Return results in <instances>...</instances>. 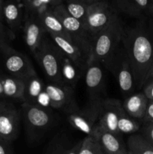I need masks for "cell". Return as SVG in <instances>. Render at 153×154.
<instances>
[{
    "label": "cell",
    "mask_w": 153,
    "mask_h": 154,
    "mask_svg": "<svg viewBox=\"0 0 153 154\" xmlns=\"http://www.w3.org/2000/svg\"><path fill=\"white\" fill-rule=\"evenodd\" d=\"M135 87H143L149 78L153 61V21L142 19L134 26L124 29L122 37Z\"/></svg>",
    "instance_id": "obj_1"
},
{
    "label": "cell",
    "mask_w": 153,
    "mask_h": 154,
    "mask_svg": "<svg viewBox=\"0 0 153 154\" xmlns=\"http://www.w3.org/2000/svg\"><path fill=\"white\" fill-rule=\"evenodd\" d=\"M124 29L120 18L93 37L88 62L94 61L104 64L115 52L122 41Z\"/></svg>",
    "instance_id": "obj_2"
},
{
    "label": "cell",
    "mask_w": 153,
    "mask_h": 154,
    "mask_svg": "<svg viewBox=\"0 0 153 154\" xmlns=\"http://www.w3.org/2000/svg\"><path fill=\"white\" fill-rule=\"evenodd\" d=\"M52 11L62 23L72 42L79 47L88 59L93 37L86 29L83 23L69 14L63 3L52 8Z\"/></svg>",
    "instance_id": "obj_3"
},
{
    "label": "cell",
    "mask_w": 153,
    "mask_h": 154,
    "mask_svg": "<svg viewBox=\"0 0 153 154\" xmlns=\"http://www.w3.org/2000/svg\"><path fill=\"white\" fill-rule=\"evenodd\" d=\"M101 99L90 100L89 103L82 109L76 105L65 111L68 120L72 127L87 135H93L98 124L101 108Z\"/></svg>",
    "instance_id": "obj_4"
},
{
    "label": "cell",
    "mask_w": 153,
    "mask_h": 154,
    "mask_svg": "<svg viewBox=\"0 0 153 154\" xmlns=\"http://www.w3.org/2000/svg\"><path fill=\"white\" fill-rule=\"evenodd\" d=\"M104 65L115 76L120 90L124 94H129L133 91L135 87L134 78L122 41Z\"/></svg>",
    "instance_id": "obj_5"
},
{
    "label": "cell",
    "mask_w": 153,
    "mask_h": 154,
    "mask_svg": "<svg viewBox=\"0 0 153 154\" xmlns=\"http://www.w3.org/2000/svg\"><path fill=\"white\" fill-rule=\"evenodd\" d=\"M34 56L51 83L64 85L60 70V51L51 38L45 37Z\"/></svg>",
    "instance_id": "obj_6"
},
{
    "label": "cell",
    "mask_w": 153,
    "mask_h": 154,
    "mask_svg": "<svg viewBox=\"0 0 153 154\" xmlns=\"http://www.w3.org/2000/svg\"><path fill=\"white\" fill-rule=\"evenodd\" d=\"M118 18V15L115 9L106 0H100L89 5L83 25L94 37Z\"/></svg>",
    "instance_id": "obj_7"
},
{
    "label": "cell",
    "mask_w": 153,
    "mask_h": 154,
    "mask_svg": "<svg viewBox=\"0 0 153 154\" xmlns=\"http://www.w3.org/2000/svg\"><path fill=\"white\" fill-rule=\"evenodd\" d=\"M22 108L27 132L32 138L34 139L41 136L51 126L53 122V116L50 108L27 102H23Z\"/></svg>",
    "instance_id": "obj_8"
},
{
    "label": "cell",
    "mask_w": 153,
    "mask_h": 154,
    "mask_svg": "<svg viewBox=\"0 0 153 154\" xmlns=\"http://www.w3.org/2000/svg\"><path fill=\"white\" fill-rule=\"evenodd\" d=\"M1 51L4 54V66L11 76L25 80L36 74L32 63L25 54L15 51L9 45Z\"/></svg>",
    "instance_id": "obj_9"
},
{
    "label": "cell",
    "mask_w": 153,
    "mask_h": 154,
    "mask_svg": "<svg viewBox=\"0 0 153 154\" xmlns=\"http://www.w3.org/2000/svg\"><path fill=\"white\" fill-rule=\"evenodd\" d=\"M20 115L14 105L0 103V139L11 142L19 133Z\"/></svg>",
    "instance_id": "obj_10"
},
{
    "label": "cell",
    "mask_w": 153,
    "mask_h": 154,
    "mask_svg": "<svg viewBox=\"0 0 153 154\" xmlns=\"http://www.w3.org/2000/svg\"><path fill=\"white\" fill-rule=\"evenodd\" d=\"M125 111L122 102L118 99H102L98 125L114 135L121 136L118 129V123L120 117Z\"/></svg>",
    "instance_id": "obj_11"
},
{
    "label": "cell",
    "mask_w": 153,
    "mask_h": 154,
    "mask_svg": "<svg viewBox=\"0 0 153 154\" xmlns=\"http://www.w3.org/2000/svg\"><path fill=\"white\" fill-rule=\"evenodd\" d=\"M44 90L50 99V108L64 109L66 111L76 105L72 87L50 83L45 84Z\"/></svg>",
    "instance_id": "obj_12"
},
{
    "label": "cell",
    "mask_w": 153,
    "mask_h": 154,
    "mask_svg": "<svg viewBox=\"0 0 153 154\" xmlns=\"http://www.w3.org/2000/svg\"><path fill=\"white\" fill-rule=\"evenodd\" d=\"M84 78L90 100L101 99L100 94L104 86V75L101 63L94 61L88 62L84 72Z\"/></svg>",
    "instance_id": "obj_13"
},
{
    "label": "cell",
    "mask_w": 153,
    "mask_h": 154,
    "mask_svg": "<svg viewBox=\"0 0 153 154\" xmlns=\"http://www.w3.org/2000/svg\"><path fill=\"white\" fill-rule=\"evenodd\" d=\"M24 40L27 48L34 54L44 39L46 32L40 19L35 17H26L23 23Z\"/></svg>",
    "instance_id": "obj_14"
},
{
    "label": "cell",
    "mask_w": 153,
    "mask_h": 154,
    "mask_svg": "<svg viewBox=\"0 0 153 154\" xmlns=\"http://www.w3.org/2000/svg\"><path fill=\"white\" fill-rule=\"evenodd\" d=\"M49 36L56 46L62 54L67 56L72 61L80 67L86 69L88 63V58L71 40L60 35L49 33Z\"/></svg>",
    "instance_id": "obj_15"
},
{
    "label": "cell",
    "mask_w": 153,
    "mask_h": 154,
    "mask_svg": "<svg viewBox=\"0 0 153 154\" xmlns=\"http://www.w3.org/2000/svg\"><path fill=\"white\" fill-rule=\"evenodd\" d=\"M92 136L98 140L105 154H128V150L123 144L121 136L108 132L98 124Z\"/></svg>",
    "instance_id": "obj_16"
},
{
    "label": "cell",
    "mask_w": 153,
    "mask_h": 154,
    "mask_svg": "<svg viewBox=\"0 0 153 154\" xmlns=\"http://www.w3.org/2000/svg\"><path fill=\"white\" fill-rule=\"evenodd\" d=\"M2 12L10 31L13 33L16 32L25 19L22 2L20 0H6L2 5Z\"/></svg>",
    "instance_id": "obj_17"
},
{
    "label": "cell",
    "mask_w": 153,
    "mask_h": 154,
    "mask_svg": "<svg viewBox=\"0 0 153 154\" xmlns=\"http://www.w3.org/2000/svg\"><path fill=\"white\" fill-rule=\"evenodd\" d=\"M60 70L64 85L74 89L84 75L86 69L78 66L60 51Z\"/></svg>",
    "instance_id": "obj_18"
},
{
    "label": "cell",
    "mask_w": 153,
    "mask_h": 154,
    "mask_svg": "<svg viewBox=\"0 0 153 154\" xmlns=\"http://www.w3.org/2000/svg\"><path fill=\"white\" fill-rule=\"evenodd\" d=\"M148 99L143 93H137L128 96L122 102L125 112L135 120H142L148 105Z\"/></svg>",
    "instance_id": "obj_19"
},
{
    "label": "cell",
    "mask_w": 153,
    "mask_h": 154,
    "mask_svg": "<svg viewBox=\"0 0 153 154\" xmlns=\"http://www.w3.org/2000/svg\"><path fill=\"white\" fill-rule=\"evenodd\" d=\"M4 90V97L22 101L23 102L25 81L13 76H4L1 78Z\"/></svg>",
    "instance_id": "obj_20"
},
{
    "label": "cell",
    "mask_w": 153,
    "mask_h": 154,
    "mask_svg": "<svg viewBox=\"0 0 153 154\" xmlns=\"http://www.w3.org/2000/svg\"><path fill=\"white\" fill-rule=\"evenodd\" d=\"M23 102L30 104H36L38 96L44 90V85L42 80L37 75V73L24 80Z\"/></svg>",
    "instance_id": "obj_21"
},
{
    "label": "cell",
    "mask_w": 153,
    "mask_h": 154,
    "mask_svg": "<svg viewBox=\"0 0 153 154\" xmlns=\"http://www.w3.org/2000/svg\"><path fill=\"white\" fill-rule=\"evenodd\" d=\"M119 10L130 16L139 17L143 12L151 10V0H116Z\"/></svg>",
    "instance_id": "obj_22"
},
{
    "label": "cell",
    "mask_w": 153,
    "mask_h": 154,
    "mask_svg": "<svg viewBox=\"0 0 153 154\" xmlns=\"http://www.w3.org/2000/svg\"><path fill=\"white\" fill-rule=\"evenodd\" d=\"M39 19L47 34L53 33V34L60 35L71 40L68 33L67 32L59 20L52 13V10L46 11Z\"/></svg>",
    "instance_id": "obj_23"
},
{
    "label": "cell",
    "mask_w": 153,
    "mask_h": 154,
    "mask_svg": "<svg viewBox=\"0 0 153 154\" xmlns=\"http://www.w3.org/2000/svg\"><path fill=\"white\" fill-rule=\"evenodd\" d=\"M128 150L135 154H153V147L142 135L134 134L128 138Z\"/></svg>",
    "instance_id": "obj_24"
},
{
    "label": "cell",
    "mask_w": 153,
    "mask_h": 154,
    "mask_svg": "<svg viewBox=\"0 0 153 154\" xmlns=\"http://www.w3.org/2000/svg\"><path fill=\"white\" fill-rule=\"evenodd\" d=\"M23 6L25 17L32 16L40 18L44 14L53 8L48 0H31Z\"/></svg>",
    "instance_id": "obj_25"
},
{
    "label": "cell",
    "mask_w": 153,
    "mask_h": 154,
    "mask_svg": "<svg viewBox=\"0 0 153 154\" xmlns=\"http://www.w3.org/2000/svg\"><path fill=\"white\" fill-rule=\"evenodd\" d=\"M63 5L69 14L83 23L89 5L82 0H63Z\"/></svg>",
    "instance_id": "obj_26"
},
{
    "label": "cell",
    "mask_w": 153,
    "mask_h": 154,
    "mask_svg": "<svg viewBox=\"0 0 153 154\" xmlns=\"http://www.w3.org/2000/svg\"><path fill=\"white\" fill-rule=\"evenodd\" d=\"M140 123L135 119L130 117L127 113H124L118 123V129L122 134H134L140 130Z\"/></svg>",
    "instance_id": "obj_27"
},
{
    "label": "cell",
    "mask_w": 153,
    "mask_h": 154,
    "mask_svg": "<svg viewBox=\"0 0 153 154\" xmlns=\"http://www.w3.org/2000/svg\"><path fill=\"white\" fill-rule=\"evenodd\" d=\"M98 140L92 135H86L82 141L79 154H104Z\"/></svg>",
    "instance_id": "obj_28"
},
{
    "label": "cell",
    "mask_w": 153,
    "mask_h": 154,
    "mask_svg": "<svg viewBox=\"0 0 153 154\" xmlns=\"http://www.w3.org/2000/svg\"><path fill=\"white\" fill-rule=\"evenodd\" d=\"M141 135L153 147V123H146L141 129Z\"/></svg>",
    "instance_id": "obj_29"
},
{
    "label": "cell",
    "mask_w": 153,
    "mask_h": 154,
    "mask_svg": "<svg viewBox=\"0 0 153 154\" xmlns=\"http://www.w3.org/2000/svg\"><path fill=\"white\" fill-rule=\"evenodd\" d=\"M143 94L148 100L153 101V80L148 79L143 86Z\"/></svg>",
    "instance_id": "obj_30"
},
{
    "label": "cell",
    "mask_w": 153,
    "mask_h": 154,
    "mask_svg": "<svg viewBox=\"0 0 153 154\" xmlns=\"http://www.w3.org/2000/svg\"><path fill=\"white\" fill-rule=\"evenodd\" d=\"M146 123H153V101L148 100L143 119Z\"/></svg>",
    "instance_id": "obj_31"
},
{
    "label": "cell",
    "mask_w": 153,
    "mask_h": 154,
    "mask_svg": "<svg viewBox=\"0 0 153 154\" xmlns=\"http://www.w3.org/2000/svg\"><path fill=\"white\" fill-rule=\"evenodd\" d=\"M2 12L0 13V51L3 49L5 46L8 45L6 42V35L4 32V26L2 23Z\"/></svg>",
    "instance_id": "obj_32"
},
{
    "label": "cell",
    "mask_w": 153,
    "mask_h": 154,
    "mask_svg": "<svg viewBox=\"0 0 153 154\" xmlns=\"http://www.w3.org/2000/svg\"><path fill=\"white\" fill-rule=\"evenodd\" d=\"M10 143L0 139V154H14Z\"/></svg>",
    "instance_id": "obj_33"
},
{
    "label": "cell",
    "mask_w": 153,
    "mask_h": 154,
    "mask_svg": "<svg viewBox=\"0 0 153 154\" xmlns=\"http://www.w3.org/2000/svg\"><path fill=\"white\" fill-rule=\"evenodd\" d=\"M81 145H82V141H79V142L76 143V144H75V145H74L72 147L66 150V152L64 154H79Z\"/></svg>",
    "instance_id": "obj_34"
},
{
    "label": "cell",
    "mask_w": 153,
    "mask_h": 154,
    "mask_svg": "<svg viewBox=\"0 0 153 154\" xmlns=\"http://www.w3.org/2000/svg\"><path fill=\"white\" fill-rule=\"evenodd\" d=\"M66 150H67V149L63 148V147H57V148L54 149L50 154H64L66 152Z\"/></svg>",
    "instance_id": "obj_35"
},
{
    "label": "cell",
    "mask_w": 153,
    "mask_h": 154,
    "mask_svg": "<svg viewBox=\"0 0 153 154\" xmlns=\"http://www.w3.org/2000/svg\"><path fill=\"white\" fill-rule=\"evenodd\" d=\"M48 1L50 2V4L52 5L53 7L55 6L58 5H61L63 3V0H48Z\"/></svg>",
    "instance_id": "obj_36"
},
{
    "label": "cell",
    "mask_w": 153,
    "mask_h": 154,
    "mask_svg": "<svg viewBox=\"0 0 153 154\" xmlns=\"http://www.w3.org/2000/svg\"><path fill=\"white\" fill-rule=\"evenodd\" d=\"M0 97H4V90H3V85L0 78Z\"/></svg>",
    "instance_id": "obj_37"
},
{
    "label": "cell",
    "mask_w": 153,
    "mask_h": 154,
    "mask_svg": "<svg viewBox=\"0 0 153 154\" xmlns=\"http://www.w3.org/2000/svg\"><path fill=\"white\" fill-rule=\"evenodd\" d=\"M82 1H83L84 2L87 3L88 5H91V4H93V3H94V2H98V1H100V0H82Z\"/></svg>",
    "instance_id": "obj_38"
},
{
    "label": "cell",
    "mask_w": 153,
    "mask_h": 154,
    "mask_svg": "<svg viewBox=\"0 0 153 154\" xmlns=\"http://www.w3.org/2000/svg\"><path fill=\"white\" fill-rule=\"evenodd\" d=\"M148 79H152L153 80V61H152V63L151 70H150L149 78H148Z\"/></svg>",
    "instance_id": "obj_39"
},
{
    "label": "cell",
    "mask_w": 153,
    "mask_h": 154,
    "mask_svg": "<svg viewBox=\"0 0 153 154\" xmlns=\"http://www.w3.org/2000/svg\"><path fill=\"white\" fill-rule=\"evenodd\" d=\"M20 1L22 2V5H25L26 4V3H28L29 1H31V0H20Z\"/></svg>",
    "instance_id": "obj_40"
},
{
    "label": "cell",
    "mask_w": 153,
    "mask_h": 154,
    "mask_svg": "<svg viewBox=\"0 0 153 154\" xmlns=\"http://www.w3.org/2000/svg\"><path fill=\"white\" fill-rule=\"evenodd\" d=\"M150 12H151V13H153V5H152V6L151 10H150Z\"/></svg>",
    "instance_id": "obj_41"
},
{
    "label": "cell",
    "mask_w": 153,
    "mask_h": 154,
    "mask_svg": "<svg viewBox=\"0 0 153 154\" xmlns=\"http://www.w3.org/2000/svg\"><path fill=\"white\" fill-rule=\"evenodd\" d=\"M128 154H135V153H134L133 152H131V151H130V150H128Z\"/></svg>",
    "instance_id": "obj_42"
},
{
    "label": "cell",
    "mask_w": 153,
    "mask_h": 154,
    "mask_svg": "<svg viewBox=\"0 0 153 154\" xmlns=\"http://www.w3.org/2000/svg\"><path fill=\"white\" fill-rule=\"evenodd\" d=\"M3 3V0H0V5H2Z\"/></svg>",
    "instance_id": "obj_43"
},
{
    "label": "cell",
    "mask_w": 153,
    "mask_h": 154,
    "mask_svg": "<svg viewBox=\"0 0 153 154\" xmlns=\"http://www.w3.org/2000/svg\"><path fill=\"white\" fill-rule=\"evenodd\" d=\"M0 13H2V5H0Z\"/></svg>",
    "instance_id": "obj_44"
},
{
    "label": "cell",
    "mask_w": 153,
    "mask_h": 154,
    "mask_svg": "<svg viewBox=\"0 0 153 154\" xmlns=\"http://www.w3.org/2000/svg\"><path fill=\"white\" fill-rule=\"evenodd\" d=\"M151 2H152V5H153V0H151Z\"/></svg>",
    "instance_id": "obj_45"
},
{
    "label": "cell",
    "mask_w": 153,
    "mask_h": 154,
    "mask_svg": "<svg viewBox=\"0 0 153 154\" xmlns=\"http://www.w3.org/2000/svg\"><path fill=\"white\" fill-rule=\"evenodd\" d=\"M104 154H105V153H104Z\"/></svg>",
    "instance_id": "obj_46"
}]
</instances>
